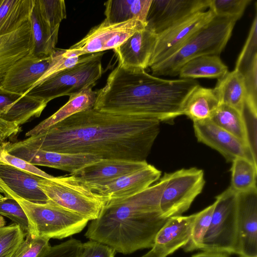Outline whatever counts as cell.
<instances>
[{
	"instance_id": "cell-1",
	"label": "cell",
	"mask_w": 257,
	"mask_h": 257,
	"mask_svg": "<svg viewBox=\"0 0 257 257\" xmlns=\"http://www.w3.org/2000/svg\"><path fill=\"white\" fill-rule=\"evenodd\" d=\"M160 122L155 118L93 107L16 142L33 149L142 162L146 161L160 132Z\"/></svg>"
},
{
	"instance_id": "cell-2",
	"label": "cell",
	"mask_w": 257,
	"mask_h": 257,
	"mask_svg": "<svg viewBox=\"0 0 257 257\" xmlns=\"http://www.w3.org/2000/svg\"><path fill=\"white\" fill-rule=\"evenodd\" d=\"M199 84L195 79H166L144 69L118 64L109 74L105 86L97 91L93 108L172 121L183 115L187 97Z\"/></svg>"
},
{
	"instance_id": "cell-3",
	"label": "cell",
	"mask_w": 257,
	"mask_h": 257,
	"mask_svg": "<svg viewBox=\"0 0 257 257\" xmlns=\"http://www.w3.org/2000/svg\"><path fill=\"white\" fill-rule=\"evenodd\" d=\"M167 180L165 173L134 195L106 202L98 217L89 223L86 238L124 254L152 248L158 232L168 219L163 217L160 206Z\"/></svg>"
},
{
	"instance_id": "cell-4",
	"label": "cell",
	"mask_w": 257,
	"mask_h": 257,
	"mask_svg": "<svg viewBox=\"0 0 257 257\" xmlns=\"http://www.w3.org/2000/svg\"><path fill=\"white\" fill-rule=\"evenodd\" d=\"M236 22L231 18L215 16L175 53L150 66L152 75L175 76L186 63L194 58L208 55L220 56L231 37Z\"/></svg>"
},
{
	"instance_id": "cell-5",
	"label": "cell",
	"mask_w": 257,
	"mask_h": 257,
	"mask_svg": "<svg viewBox=\"0 0 257 257\" xmlns=\"http://www.w3.org/2000/svg\"><path fill=\"white\" fill-rule=\"evenodd\" d=\"M104 53L83 57L75 65L53 74L25 95L48 103L57 97L70 96L94 86L103 73L101 60Z\"/></svg>"
},
{
	"instance_id": "cell-6",
	"label": "cell",
	"mask_w": 257,
	"mask_h": 257,
	"mask_svg": "<svg viewBox=\"0 0 257 257\" xmlns=\"http://www.w3.org/2000/svg\"><path fill=\"white\" fill-rule=\"evenodd\" d=\"M28 218L29 233L34 237L63 239L81 232L89 220L49 200L46 203L14 197Z\"/></svg>"
},
{
	"instance_id": "cell-7",
	"label": "cell",
	"mask_w": 257,
	"mask_h": 257,
	"mask_svg": "<svg viewBox=\"0 0 257 257\" xmlns=\"http://www.w3.org/2000/svg\"><path fill=\"white\" fill-rule=\"evenodd\" d=\"M38 185L49 200L89 221L98 217L106 203L102 197L72 174L41 177Z\"/></svg>"
},
{
	"instance_id": "cell-8",
	"label": "cell",
	"mask_w": 257,
	"mask_h": 257,
	"mask_svg": "<svg viewBox=\"0 0 257 257\" xmlns=\"http://www.w3.org/2000/svg\"><path fill=\"white\" fill-rule=\"evenodd\" d=\"M236 193L230 187L216 197V205L201 250L238 254Z\"/></svg>"
},
{
	"instance_id": "cell-9",
	"label": "cell",
	"mask_w": 257,
	"mask_h": 257,
	"mask_svg": "<svg viewBox=\"0 0 257 257\" xmlns=\"http://www.w3.org/2000/svg\"><path fill=\"white\" fill-rule=\"evenodd\" d=\"M205 183L203 171L195 167L167 173L160 203L163 217L169 218L186 212L201 193Z\"/></svg>"
},
{
	"instance_id": "cell-10",
	"label": "cell",
	"mask_w": 257,
	"mask_h": 257,
	"mask_svg": "<svg viewBox=\"0 0 257 257\" xmlns=\"http://www.w3.org/2000/svg\"><path fill=\"white\" fill-rule=\"evenodd\" d=\"M63 50L56 48L51 56L46 58L38 57L29 53L11 68L0 87L10 92L25 95L48 77L50 69Z\"/></svg>"
},
{
	"instance_id": "cell-11",
	"label": "cell",
	"mask_w": 257,
	"mask_h": 257,
	"mask_svg": "<svg viewBox=\"0 0 257 257\" xmlns=\"http://www.w3.org/2000/svg\"><path fill=\"white\" fill-rule=\"evenodd\" d=\"M146 26L147 24L137 19L116 24H110L104 20L69 49L75 51L79 56L113 50Z\"/></svg>"
},
{
	"instance_id": "cell-12",
	"label": "cell",
	"mask_w": 257,
	"mask_h": 257,
	"mask_svg": "<svg viewBox=\"0 0 257 257\" xmlns=\"http://www.w3.org/2000/svg\"><path fill=\"white\" fill-rule=\"evenodd\" d=\"M215 17L209 9L196 13L158 34L148 67L164 60L175 53Z\"/></svg>"
},
{
	"instance_id": "cell-13",
	"label": "cell",
	"mask_w": 257,
	"mask_h": 257,
	"mask_svg": "<svg viewBox=\"0 0 257 257\" xmlns=\"http://www.w3.org/2000/svg\"><path fill=\"white\" fill-rule=\"evenodd\" d=\"M9 154L34 165L59 169L73 174L85 166L102 159L100 157L84 154H66L33 149L16 142L4 148Z\"/></svg>"
},
{
	"instance_id": "cell-14",
	"label": "cell",
	"mask_w": 257,
	"mask_h": 257,
	"mask_svg": "<svg viewBox=\"0 0 257 257\" xmlns=\"http://www.w3.org/2000/svg\"><path fill=\"white\" fill-rule=\"evenodd\" d=\"M193 128L198 141L218 151L227 162L241 157L257 165L256 158L247 145L209 119L193 122Z\"/></svg>"
},
{
	"instance_id": "cell-15",
	"label": "cell",
	"mask_w": 257,
	"mask_h": 257,
	"mask_svg": "<svg viewBox=\"0 0 257 257\" xmlns=\"http://www.w3.org/2000/svg\"><path fill=\"white\" fill-rule=\"evenodd\" d=\"M210 0H152L147 26L157 34L187 17L209 8Z\"/></svg>"
},
{
	"instance_id": "cell-16",
	"label": "cell",
	"mask_w": 257,
	"mask_h": 257,
	"mask_svg": "<svg viewBox=\"0 0 257 257\" xmlns=\"http://www.w3.org/2000/svg\"><path fill=\"white\" fill-rule=\"evenodd\" d=\"M161 176L160 170L148 164L139 170L104 184H86L106 202L134 195L157 182Z\"/></svg>"
},
{
	"instance_id": "cell-17",
	"label": "cell",
	"mask_w": 257,
	"mask_h": 257,
	"mask_svg": "<svg viewBox=\"0 0 257 257\" xmlns=\"http://www.w3.org/2000/svg\"><path fill=\"white\" fill-rule=\"evenodd\" d=\"M238 254L257 256V187L237 193Z\"/></svg>"
},
{
	"instance_id": "cell-18",
	"label": "cell",
	"mask_w": 257,
	"mask_h": 257,
	"mask_svg": "<svg viewBox=\"0 0 257 257\" xmlns=\"http://www.w3.org/2000/svg\"><path fill=\"white\" fill-rule=\"evenodd\" d=\"M41 177L0 162V193L34 203H46L49 199L39 187Z\"/></svg>"
},
{
	"instance_id": "cell-19",
	"label": "cell",
	"mask_w": 257,
	"mask_h": 257,
	"mask_svg": "<svg viewBox=\"0 0 257 257\" xmlns=\"http://www.w3.org/2000/svg\"><path fill=\"white\" fill-rule=\"evenodd\" d=\"M157 38V34L147 26L135 32L113 49L118 64L126 68H148Z\"/></svg>"
},
{
	"instance_id": "cell-20",
	"label": "cell",
	"mask_w": 257,
	"mask_h": 257,
	"mask_svg": "<svg viewBox=\"0 0 257 257\" xmlns=\"http://www.w3.org/2000/svg\"><path fill=\"white\" fill-rule=\"evenodd\" d=\"M47 103L0 87V118L20 126L38 117Z\"/></svg>"
},
{
	"instance_id": "cell-21",
	"label": "cell",
	"mask_w": 257,
	"mask_h": 257,
	"mask_svg": "<svg viewBox=\"0 0 257 257\" xmlns=\"http://www.w3.org/2000/svg\"><path fill=\"white\" fill-rule=\"evenodd\" d=\"M195 213L169 218L158 232L153 248L161 257H167L189 242Z\"/></svg>"
},
{
	"instance_id": "cell-22",
	"label": "cell",
	"mask_w": 257,
	"mask_h": 257,
	"mask_svg": "<svg viewBox=\"0 0 257 257\" xmlns=\"http://www.w3.org/2000/svg\"><path fill=\"white\" fill-rule=\"evenodd\" d=\"M148 165L147 161L101 159L72 175L88 184H102L139 170Z\"/></svg>"
},
{
	"instance_id": "cell-23",
	"label": "cell",
	"mask_w": 257,
	"mask_h": 257,
	"mask_svg": "<svg viewBox=\"0 0 257 257\" xmlns=\"http://www.w3.org/2000/svg\"><path fill=\"white\" fill-rule=\"evenodd\" d=\"M29 20L18 30L0 37V86L7 72L31 48Z\"/></svg>"
},
{
	"instance_id": "cell-24",
	"label": "cell",
	"mask_w": 257,
	"mask_h": 257,
	"mask_svg": "<svg viewBox=\"0 0 257 257\" xmlns=\"http://www.w3.org/2000/svg\"><path fill=\"white\" fill-rule=\"evenodd\" d=\"M29 22L31 24L30 53L40 58L50 57L56 50L59 28H52L42 17L34 0Z\"/></svg>"
},
{
	"instance_id": "cell-25",
	"label": "cell",
	"mask_w": 257,
	"mask_h": 257,
	"mask_svg": "<svg viewBox=\"0 0 257 257\" xmlns=\"http://www.w3.org/2000/svg\"><path fill=\"white\" fill-rule=\"evenodd\" d=\"M92 87H87L70 96L67 102L53 114L27 132L26 136L29 137L38 134L75 113L93 108L96 100L97 91H93Z\"/></svg>"
},
{
	"instance_id": "cell-26",
	"label": "cell",
	"mask_w": 257,
	"mask_h": 257,
	"mask_svg": "<svg viewBox=\"0 0 257 257\" xmlns=\"http://www.w3.org/2000/svg\"><path fill=\"white\" fill-rule=\"evenodd\" d=\"M152 0H109L104 3V20L110 24L137 19L147 24Z\"/></svg>"
},
{
	"instance_id": "cell-27",
	"label": "cell",
	"mask_w": 257,
	"mask_h": 257,
	"mask_svg": "<svg viewBox=\"0 0 257 257\" xmlns=\"http://www.w3.org/2000/svg\"><path fill=\"white\" fill-rule=\"evenodd\" d=\"M219 105L214 88L198 85L187 97L183 108V115L193 122L209 119Z\"/></svg>"
},
{
	"instance_id": "cell-28",
	"label": "cell",
	"mask_w": 257,
	"mask_h": 257,
	"mask_svg": "<svg viewBox=\"0 0 257 257\" xmlns=\"http://www.w3.org/2000/svg\"><path fill=\"white\" fill-rule=\"evenodd\" d=\"M213 88L219 104L228 105L242 113L246 92L243 76L240 72L235 69L228 71L222 78L217 79Z\"/></svg>"
},
{
	"instance_id": "cell-29",
	"label": "cell",
	"mask_w": 257,
	"mask_h": 257,
	"mask_svg": "<svg viewBox=\"0 0 257 257\" xmlns=\"http://www.w3.org/2000/svg\"><path fill=\"white\" fill-rule=\"evenodd\" d=\"M34 0H0V37L11 34L29 20Z\"/></svg>"
},
{
	"instance_id": "cell-30",
	"label": "cell",
	"mask_w": 257,
	"mask_h": 257,
	"mask_svg": "<svg viewBox=\"0 0 257 257\" xmlns=\"http://www.w3.org/2000/svg\"><path fill=\"white\" fill-rule=\"evenodd\" d=\"M228 72L227 66L219 56L203 55L186 63L180 69V79L199 78L220 79Z\"/></svg>"
},
{
	"instance_id": "cell-31",
	"label": "cell",
	"mask_w": 257,
	"mask_h": 257,
	"mask_svg": "<svg viewBox=\"0 0 257 257\" xmlns=\"http://www.w3.org/2000/svg\"><path fill=\"white\" fill-rule=\"evenodd\" d=\"M209 119L248 146L244 121L239 111L228 105L220 104Z\"/></svg>"
},
{
	"instance_id": "cell-32",
	"label": "cell",
	"mask_w": 257,
	"mask_h": 257,
	"mask_svg": "<svg viewBox=\"0 0 257 257\" xmlns=\"http://www.w3.org/2000/svg\"><path fill=\"white\" fill-rule=\"evenodd\" d=\"M231 163L230 187L234 192H245L256 187V165L241 157L236 158Z\"/></svg>"
},
{
	"instance_id": "cell-33",
	"label": "cell",
	"mask_w": 257,
	"mask_h": 257,
	"mask_svg": "<svg viewBox=\"0 0 257 257\" xmlns=\"http://www.w3.org/2000/svg\"><path fill=\"white\" fill-rule=\"evenodd\" d=\"M216 205L214 202L201 211L195 213L189 242L183 247L185 251L201 249L203 241L210 226Z\"/></svg>"
},
{
	"instance_id": "cell-34",
	"label": "cell",
	"mask_w": 257,
	"mask_h": 257,
	"mask_svg": "<svg viewBox=\"0 0 257 257\" xmlns=\"http://www.w3.org/2000/svg\"><path fill=\"white\" fill-rule=\"evenodd\" d=\"M255 13L248 36L239 53L235 69L242 73L255 61L257 60V7L255 4Z\"/></svg>"
},
{
	"instance_id": "cell-35",
	"label": "cell",
	"mask_w": 257,
	"mask_h": 257,
	"mask_svg": "<svg viewBox=\"0 0 257 257\" xmlns=\"http://www.w3.org/2000/svg\"><path fill=\"white\" fill-rule=\"evenodd\" d=\"M252 0H210L209 9L215 16L231 18L236 21Z\"/></svg>"
},
{
	"instance_id": "cell-36",
	"label": "cell",
	"mask_w": 257,
	"mask_h": 257,
	"mask_svg": "<svg viewBox=\"0 0 257 257\" xmlns=\"http://www.w3.org/2000/svg\"><path fill=\"white\" fill-rule=\"evenodd\" d=\"M26 236L15 223L0 227V257H11Z\"/></svg>"
},
{
	"instance_id": "cell-37",
	"label": "cell",
	"mask_w": 257,
	"mask_h": 257,
	"mask_svg": "<svg viewBox=\"0 0 257 257\" xmlns=\"http://www.w3.org/2000/svg\"><path fill=\"white\" fill-rule=\"evenodd\" d=\"M40 12L52 28H59L60 23L66 18L65 1L63 0H36Z\"/></svg>"
},
{
	"instance_id": "cell-38",
	"label": "cell",
	"mask_w": 257,
	"mask_h": 257,
	"mask_svg": "<svg viewBox=\"0 0 257 257\" xmlns=\"http://www.w3.org/2000/svg\"><path fill=\"white\" fill-rule=\"evenodd\" d=\"M0 215L10 218L27 235L29 224L27 216L19 203L14 199L5 196L0 199Z\"/></svg>"
},
{
	"instance_id": "cell-39",
	"label": "cell",
	"mask_w": 257,
	"mask_h": 257,
	"mask_svg": "<svg viewBox=\"0 0 257 257\" xmlns=\"http://www.w3.org/2000/svg\"><path fill=\"white\" fill-rule=\"evenodd\" d=\"M49 239L28 233L11 257H40L50 246Z\"/></svg>"
},
{
	"instance_id": "cell-40",
	"label": "cell",
	"mask_w": 257,
	"mask_h": 257,
	"mask_svg": "<svg viewBox=\"0 0 257 257\" xmlns=\"http://www.w3.org/2000/svg\"><path fill=\"white\" fill-rule=\"evenodd\" d=\"M80 240L71 238L54 246H49L40 257H79L82 249Z\"/></svg>"
},
{
	"instance_id": "cell-41",
	"label": "cell",
	"mask_w": 257,
	"mask_h": 257,
	"mask_svg": "<svg viewBox=\"0 0 257 257\" xmlns=\"http://www.w3.org/2000/svg\"><path fill=\"white\" fill-rule=\"evenodd\" d=\"M0 162L10 165L21 170L44 178H51V176L39 169L35 165L9 154L4 149L0 151Z\"/></svg>"
},
{
	"instance_id": "cell-42",
	"label": "cell",
	"mask_w": 257,
	"mask_h": 257,
	"mask_svg": "<svg viewBox=\"0 0 257 257\" xmlns=\"http://www.w3.org/2000/svg\"><path fill=\"white\" fill-rule=\"evenodd\" d=\"M115 251L111 247L97 241L90 240L82 243L79 257H114Z\"/></svg>"
},
{
	"instance_id": "cell-43",
	"label": "cell",
	"mask_w": 257,
	"mask_h": 257,
	"mask_svg": "<svg viewBox=\"0 0 257 257\" xmlns=\"http://www.w3.org/2000/svg\"><path fill=\"white\" fill-rule=\"evenodd\" d=\"M21 131L20 126L0 118V151L6 145L13 142Z\"/></svg>"
},
{
	"instance_id": "cell-44",
	"label": "cell",
	"mask_w": 257,
	"mask_h": 257,
	"mask_svg": "<svg viewBox=\"0 0 257 257\" xmlns=\"http://www.w3.org/2000/svg\"><path fill=\"white\" fill-rule=\"evenodd\" d=\"M191 257H228L225 253L213 252V251H203L197 254L192 255Z\"/></svg>"
},
{
	"instance_id": "cell-45",
	"label": "cell",
	"mask_w": 257,
	"mask_h": 257,
	"mask_svg": "<svg viewBox=\"0 0 257 257\" xmlns=\"http://www.w3.org/2000/svg\"><path fill=\"white\" fill-rule=\"evenodd\" d=\"M141 257H161L153 248Z\"/></svg>"
},
{
	"instance_id": "cell-46",
	"label": "cell",
	"mask_w": 257,
	"mask_h": 257,
	"mask_svg": "<svg viewBox=\"0 0 257 257\" xmlns=\"http://www.w3.org/2000/svg\"><path fill=\"white\" fill-rule=\"evenodd\" d=\"M6 222L4 218L0 215V227H2L6 226Z\"/></svg>"
},
{
	"instance_id": "cell-47",
	"label": "cell",
	"mask_w": 257,
	"mask_h": 257,
	"mask_svg": "<svg viewBox=\"0 0 257 257\" xmlns=\"http://www.w3.org/2000/svg\"><path fill=\"white\" fill-rule=\"evenodd\" d=\"M3 197H4V196H2V195H1V193H0V199L2 198H3Z\"/></svg>"
},
{
	"instance_id": "cell-48",
	"label": "cell",
	"mask_w": 257,
	"mask_h": 257,
	"mask_svg": "<svg viewBox=\"0 0 257 257\" xmlns=\"http://www.w3.org/2000/svg\"><path fill=\"white\" fill-rule=\"evenodd\" d=\"M240 257H243V256H240ZM255 257H257V256H255Z\"/></svg>"
}]
</instances>
